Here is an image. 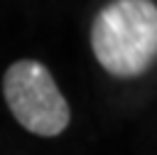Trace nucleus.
Returning <instances> with one entry per match:
<instances>
[{
    "label": "nucleus",
    "instance_id": "obj_1",
    "mask_svg": "<svg viewBox=\"0 0 157 155\" xmlns=\"http://www.w3.org/2000/svg\"><path fill=\"white\" fill-rule=\"evenodd\" d=\"M96 62L118 79H135L157 57V5L152 0H110L91 25Z\"/></svg>",
    "mask_w": 157,
    "mask_h": 155
},
{
    "label": "nucleus",
    "instance_id": "obj_2",
    "mask_svg": "<svg viewBox=\"0 0 157 155\" xmlns=\"http://www.w3.org/2000/svg\"><path fill=\"white\" fill-rule=\"evenodd\" d=\"M2 96L15 121L34 135L54 138L71 121L69 103L52 71L37 59H20L7 66Z\"/></svg>",
    "mask_w": 157,
    "mask_h": 155
}]
</instances>
